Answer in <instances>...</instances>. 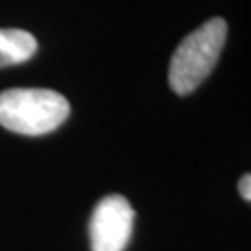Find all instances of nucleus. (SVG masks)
<instances>
[{
  "label": "nucleus",
  "instance_id": "2",
  "mask_svg": "<svg viewBox=\"0 0 251 251\" xmlns=\"http://www.w3.org/2000/svg\"><path fill=\"white\" fill-rule=\"evenodd\" d=\"M227 37V23L214 17L194 30L179 43L170 62L168 80L177 95H188L199 88L218 63Z\"/></svg>",
  "mask_w": 251,
  "mask_h": 251
},
{
  "label": "nucleus",
  "instance_id": "3",
  "mask_svg": "<svg viewBox=\"0 0 251 251\" xmlns=\"http://www.w3.org/2000/svg\"><path fill=\"white\" fill-rule=\"evenodd\" d=\"M136 212L123 196H106L93 208L90 220L91 251H125Z\"/></svg>",
  "mask_w": 251,
  "mask_h": 251
},
{
  "label": "nucleus",
  "instance_id": "1",
  "mask_svg": "<svg viewBox=\"0 0 251 251\" xmlns=\"http://www.w3.org/2000/svg\"><path fill=\"white\" fill-rule=\"evenodd\" d=\"M69 116V100L43 88H11L0 93V125L25 136L56 130Z\"/></svg>",
  "mask_w": 251,
  "mask_h": 251
},
{
  "label": "nucleus",
  "instance_id": "4",
  "mask_svg": "<svg viewBox=\"0 0 251 251\" xmlns=\"http://www.w3.org/2000/svg\"><path fill=\"white\" fill-rule=\"evenodd\" d=\"M37 50L36 37L19 28H0V69L30 60Z\"/></svg>",
  "mask_w": 251,
  "mask_h": 251
},
{
  "label": "nucleus",
  "instance_id": "5",
  "mask_svg": "<svg viewBox=\"0 0 251 251\" xmlns=\"http://www.w3.org/2000/svg\"><path fill=\"white\" fill-rule=\"evenodd\" d=\"M238 192H240V196H242L246 201H251V175L250 173H246L240 182H238Z\"/></svg>",
  "mask_w": 251,
  "mask_h": 251
}]
</instances>
